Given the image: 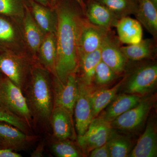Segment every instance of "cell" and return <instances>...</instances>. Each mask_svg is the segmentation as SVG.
Segmentation results:
<instances>
[{
	"instance_id": "30",
	"label": "cell",
	"mask_w": 157,
	"mask_h": 157,
	"mask_svg": "<svg viewBox=\"0 0 157 157\" xmlns=\"http://www.w3.org/2000/svg\"><path fill=\"white\" fill-rule=\"evenodd\" d=\"M118 75L101 60L98 64L95 71L94 81L100 85H104L113 81Z\"/></svg>"
},
{
	"instance_id": "19",
	"label": "cell",
	"mask_w": 157,
	"mask_h": 157,
	"mask_svg": "<svg viewBox=\"0 0 157 157\" xmlns=\"http://www.w3.org/2000/svg\"><path fill=\"white\" fill-rule=\"evenodd\" d=\"M141 100L140 96L127 93L116 96L100 117L108 122H111L136 106Z\"/></svg>"
},
{
	"instance_id": "26",
	"label": "cell",
	"mask_w": 157,
	"mask_h": 157,
	"mask_svg": "<svg viewBox=\"0 0 157 157\" xmlns=\"http://www.w3.org/2000/svg\"><path fill=\"white\" fill-rule=\"evenodd\" d=\"M30 0H0V16L14 20L21 25Z\"/></svg>"
},
{
	"instance_id": "31",
	"label": "cell",
	"mask_w": 157,
	"mask_h": 157,
	"mask_svg": "<svg viewBox=\"0 0 157 157\" xmlns=\"http://www.w3.org/2000/svg\"><path fill=\"white\" fill-rule=\"evenodd\" d=\"M0 121L7 123L20 129L26 134H32L31 129L25 121L0 106Z\"/></svg>"
},
{
	"instance_id": "24",
	"label": "cell",
	"mask_w": 157,
	"mask_h": 157,
	"mask_svg": "<svg viewBox=\"0 0 157 157\" xmlns=\"http://www.w3.org/2000/svg\"><path fill=\"white\" fill-rule=\"evenodd\" d=\"M101 61L100 48L91 53L80 56L77 68L80 70V75H76L77 79L90 86L94 81L96 68Z\"/></svg>"
},
{
	"instance_id": "36",
	"label": "cell",
	"mask_w": 157,
	"mask_h": 157,
	"mask_svg": "<svg viewBox=\"0 0 157 157\" xmlns=\"http://www.w3.org/2000/svg\"><path fill=\"white\" fill-rule=\"evenodd\" d=\"M37 3H39L40 5L46 6V7H50L48 0H36Z\"/></svg>"
},
{
	"instance_id": "9",
	"label": "cell",
	"mask_w": 157,
	"mask_h": 157,
	"mask_svg": "<svg viewBox=\"0 0 157 157\" xmlns=\"http://www.w3.org/2000/svg\"><path fill=\"white\" fill-rule=\"evenodd\" d=\"M38 139L7 123L0 121V148L17 152L29 148Z\"/></svg>"
},
{
	"instance_id": "8",
	"label": "cell",
	"mask_w": 157,
	"mask_h": 157,
	"mask_svg": "<svg viewBox=\"0 0 157 157\" xmlns=\"http://www.w3.org/2000/svg\"><path fill=\"white\" fill-rule=\"evenodd\" d=\"M54 107H61L73 117L74 106L78 94V83L76 73L68 76L65 83L52 75Z\"/></svg>"
},
{
	"instance_id": "7",
	"label": "cell",
	"mask_w": 157,
	"mask_h": 157,
	"mask_svg": "<svg viewBox=\"0 0 157 157\" xmlns=\"http://www.w3.org/2000/svg\"><path fill=\"white\" fill-rule=\"evenodd\" d=\"M157 82V65H143L137 68L128 77L125 91L127 94L144 95L151 91Z\"/></svg>"
},
{
	"instance_id": "34",
	"label": "cell",
	"mask_w": 157,
	"mask_h": 157,
	"mask_svg": "<svg viewBox=\"0 0 157 157\" xmlns=\"http://www.w3.org/2000/svg\"><path fill=\"white\" fill-rule=\"evenodd\" d=\"M22 155L17 152L9 149L0 148V157H21Z\"/></svg>"
},
{
	"instance_id": "15",
	"label": "cell",
	"mask_w": 157,
	"mask_h": 157,
	"mask_svg": "<svg viewBox=\"0 0 157 157\" xmlns=\"http://www.w3.org/2000/svg\"><path fill=\"white\" fill-rule=\"evenodd\" d=\"M50 126L56 140L76 139L73 117L61 107H54L51 116Z\"/></svg>"
},
{
	"instance_id": "35",
	"label": "cell",
	"mask_w": 157,
	"mask_h": 157,
	"mask_svg": "<svg viewBox=\"0 0 157 157\" xmlns=\"http://www.w3.org/2000/svg\"><path fill=\"white\" fill-rule=\"evenodd\" d=\"M75 1L81 7L84 14L86 8V4L84 0H75ZM48 1H49V4H50L51 8H54L55 6H56V4H57L59 0H48Z\"/></svg>"
},
{
	"instance_id": "27",
	"label": "cell",
	"mask_w": 157,
	"mask_h": 157,
	"mask_svg": "<svg viewBox=\"0 0 157 157\" xmlns=\"http://www.w3.org/2000/svg\"><path fill=\"white\" fill-rule=\"evenodd\" d=\"M106 6L118 19L135 14L137 3L133 0H96Z\"/></svg>"
},
{
	"instance_id": "16",
	"label": "cell",
	"mask_w": 157,
	"mask_h": 157,
	"mask_svg": "<svg viewBox=\"0 0 157 157\" xmlns=\"http://www.w3.org/2000/svg\"><path fill=\"white\" fill-rule=\"evenodd\" d=\"M86 4L84 14L89 22L107 29L115 27L119 19L106 6L96 0H87Z\"/></svg>"
},
{
	"instance_id": "29",
	"label": "cell",
	"mask_w": 157,
	"mask_h": 157,
	"mask_svg": "<svg viewBox=\"0 0 157 157\" xmlns=\"http://www.w3.org/2000/svg\"><path fill=\"white\" fill-rule=\"evenodd\" d=\"M52 151L57 157H80L83 156L81 148L73 140L66 139L57 140L51 146Z\"/></svg>"
},
{
	"instance_id": "39",
	"label": "cell",
	"mask_w": 157,
	"mask_h": 157,
	"mask_svg": "<svg viewBox=\"0 0 157 157\" xmlns=\"http://www.w3.org/2000/svg\"><path fill=\"white\" fill-rule=\"evenodd\" d=\"M133 1H135V2H136V3H137V0H133Z\"/></svg>"
},
{
	"instance_id": "2",
	"label": "cell",
	"mask_w": 157,
	"mask_h": 157,
	"mask_svg": "<svg viewBox=\"0 0 157 157\" xmlns=\"http://www.w3.org/2000/svg\"><path fill=\"white\" fill-rule=\"evenodd\" d=\"M23 93L30 111L33 128L48 131L54 107L52 75L38 62H35Z\"/></svg>"
},
{
	"instance_id": "25",
	"label": "cell",
	"mask_w": 157,
	"mask_h": 157,
	"mask_svg": "<svg viewBox=\"0 0 157 157\" xmlns=\"http://www.w3.org/2000/svg\"><path fill=\"white\" fill-rule=\"evenodd\" d=\"M125 78L124 77L118 83L110 88L99 90L94 92H91L90 98L94 118L105 109L115 98L118 91L123 84Z\"/></svg>"
},
{
	"instance_id": "3",
	"label": "cell",
	"mask_w": 157,
	"mask_h": 157,
	"mask_svg": "<svg viewBox=\"0 0 157 157\" xmlns=\"http://www.w3.org/2000/svg\"><path fill=\"white\" fill-rule=\"evenodd\" d=\"M35 60L27 55L0 52V71L22 91L25 90Z\"/></svg>"
},
{
	"instance_id": "38",
	"label": "cell",
	"mask_w": 157,
	"mask_h": 157,
	"mask_svg": "<svg viewBox=\"0 0 157 157\" xmlns=\"http://www.w3.org/2000/svg\"><path fill=\"white\" fill-rule=\"evenodd\" d=\"M3 75L2 73L0 71V80H1V78H2V77Z\"/></svg>"
},
{
	"instance_id": "32",
	"label": "cell",
	"mask_w": 157,
	"mask_h": 157,
	"mask_svg": "<svg viewBox=\"0 0 157 157\" xmlns=\"http://www.w3.org/2000/svg\"><path fill=\"white\" fill-rule=\"evenodd\" d=\"M91 157H109V152L107 143L102 146L94 149L89 154Z\"/></svg>"
},
{
	"instance_id": "18",
	"label": "cell",
	"mask_w": 157,
	"mask_h": 157,
	"mask_svg": "<svg viewBox=\"0 0 157 157\" xmlns=\"http://www.w3.org/2000/svg\"><path fill=\"white\" fill-rule=\"evenodd\" d=\"M29 9L34 19L46 35L56 33L58 15L55 8L46 7L30 0Z\"/></svg>"
},
{
	"instance_id": "22",
	"label": "cell",
	"mask_w": 157,
	"mask_h": 157,
	"mask_svg": "<svg viewBox=\"0 0 157 157\" xmlns=\"http://www.w3.org/2000/svg\"><path fill=\"white\" fill-rule=\"evenodd\" d=\"M137 3L135 17L156 41L157 7L151 0H137Z\"/></svg>"
},
{
	"instance_id": "17",
	"label": "cell",
	"mask_w": 157,
	"mask_h": 157,
	"mask_svg": "<svg viewBox=\"0 0 157 157\" xmlns=\"http://www.w3.org/2000/svg\"><path fill=\"white\" fill-rule=\"evenodd\" d=\"M157 156V135L155 122L151 118L145 131L139 137L128 157H156Z\"/></svg>"
},
{
	"instance_id": "14",
	"label": "cell",
	"mask_w": 157,
	"mask_h": 157,
	"mask_svg": "<svg viewBox=\"0 0 157 157\" xmlns=\"http://www.w3.org/2000/svg\"><path fill=\"white\" fill-rule=\"evenodd\" d=\"M21 27L27 48L31 56L36 60L37 52L46 34L34 19L29 6H27L26 8Z\"/></svg>"
},
{
	"instance_id": "33",
	"label": "cell",
	"mask_w": 157,
	"mask_h": 157,
	"mask_svg": "<svg viewBox=\"0 0 157 157\" xmlns=\"http://www.w3.org/2000/svg\"><path fill=\"white\" fill-rule=\"evenodd\" d=\"M44 141H41L38 144V146L35 149V150L31 154V156L32 157H41L43 156L44 151Z\"/></svg>"
},
{
	"instance_id": "40",
	"label": "cell",
	"mask_w": 157,
	"mask_h": 157,
	"mask_svg": "<svg viewBox=\"0 0 157 157\" xmlns=\"http://www.w3.org/2000/svg\"><path fill=\"white\" fill-rule=\"evenodd\" d=\"M85 1V2H86V1H87V0H84Z\"/></svg>"
},
{
	"instance_id": "13",
	"label": "cell",
	"mask_w": 157,
	"mask_h": 157,
	"mask_svg": "<svg viewBox=\"0 0 157 157\" xmlns=\"http://www.w3.org/2000/svg\"><path fill=\"white\" fill-rule=\"evenodd\" d=\"M109 30L93 24L86 17L79 36L78 56L100 49Z\"/></svg>"
},
{
	"instance_id": "28",
	"label": "cell",
	"mask_w": 157,
	"mask_h": 157,
	"mask_svg": "<svg viewBox=\"0 0 157 157\" xmlns=\"http://www.w3.org/2000/svg\"><path fill=\"white\" fill-rule=\"evenodd\" d=\"M110 157H128L132 151V141L128 137L116 132L107 142Z\"/></svg>"
},
{
	"instance_id": "23",
	"label": "cell",
	"mask_w": 157,
	"mask_h": 157,
	"mask_svg": "<svg viewBox=\"0 0 157 157\" xmlns=\"http://www.w3.org/2000/svg\"><path fill=\"white\" fill-rule=\"evenodd\" d=\"M156 40L154 39H142L137 44L121 46V50L128 60L139 61L152 59L156 54Z\"/></svg>"
},
{
	"instance_id": "4",
	"label": "cell",
	"mask_w": 157,
	"mask_h": 157,
	"mask_svg": "<svg viewBox=\"0 0 157 157\" xmlns=\"http://www.w3.org/2000/svg\"><path fill=\"white\" fill-rule=\"evenodd\" d=\"M0 106L25 121L33 130V119L23 93L4 75L0 80Z\"/></svg>"
},
{
	"instance_id": "6",
	"label": "cell",
	"mask_w": 157,
	"mask_h": 157,
	"mask_svg": "<svg viewBox=\"0 0 157 157\" xmlns=\"http://www.w3.org/2000/svg\"><path fill=\"white\" fill-rule=\"evenodd\" d=\"M0 52L32 56L26 46L21 25L2 16H0Z\"/></svg>"
},
{
	"instance_id": "10",
	"label": "cell",
	"mask_w": 157,
	"mask_h": 157,
	"mask_svg": "<svg viewBox=\"0 0 157 157\" xmlns=\"http://www.w3.org/2000/svg\"><path fill=\"white\" fill-rule=\"evenodd\" d=\"M152 100L141 99L135 107L119 116L110 122L113 129L131 132L140 128L145 122L152 107Z\"/></svg>"
},
{
	"instance_id": "21",
	"label": "cell",
	"mask_w": 157,
	"mask_h": 157,
	"mask_svg": "<svg viewBox=\"0 0 157 157\" xmlns=\"http://www.w3.org/2000/svg\"><path fill=\"white\" fill-rule=\"evenodd\" d=\"M56 57V33L46 34L37 52L36 60L55 76Z\"/></svg>"
},
{
	"instance_id": "37",
	"label": "cell",
	"mask_w": 157,
	"mask_h": 157,
	"mask_svg": "<svg viewBox=\"0 0 157 157\" xmlns=\"http://www.w3.org/2000/svg\"><path fill=\"white\" fill-rule=\"evenodd\" d=\"M151 1L154 4L155 6L157 7V0H151Z\"/></svg>"
},
{
	"instance_id": "20",
	"label": "cell",
	"mask_w": 157,
	"mask_h": 157,
	"mask_svg": "<svg viewBox=\"0 0 157 157\" xmlns=\"http://www.w3.org/2000/svg\"><path fill=\"white\" fill-rule=\"evenodd\" d=\"M120 42L128 45L137 44L143 36L142 26L137 19L129 16L118 20L115 26Z\"/></svg>"
},
{
	"instance_id": "5",
	"label": "cell",
	"mask_w": 157,
	"mask_h": 157,
	"mask_svg": "<svg viewBox=\"0 0 157 157\" xmlns=\"http://www.w3.org/2000/svg\"><path fill=\"white\" fill-rule=\"evenodd\" d=\"M110 123L101 117H94L83 135H78L77 144L83 155L105 144L115 133Z\"/></svg>"
},
{
	"instance_id": "11",
	"label": "cell",
	"mask_w": 157,
	"mask_h": 157,
	"mask_svg": "<svg viewBox=\"0 0 157 157\" xmlns=\"http://www.w3.org/2000/svg\"><path fill=\"white\" fill-rule=\"evenodd\" d=\"M78 80V94L74 106L73 114L78 135H82L87 131L93 119L92 107L90 95L91 90L89 86Z\"/></svg>"
},
{
	"instance_id": "12",
	"label": "cell",
	"mask_w": 157,
	"mask_h": 157,
	"mask_svg": "<svg viewBox=\"0 0 157 157\" xmlns=\"http://www.w3.org/2000/svg\"><path fill=\"white\" fill-rule=\"evenodd\" d=\"M120 42L109 30L100 48L101 60L117 75L125 71L128 61L121 50Z\"/></svg>"
},
{
	"instance_id": "1",
	"label": "cell",
	"mask_w": 157,
	"mask_h": 157,
	"mask_svg": "<svg viewBox=\"0 0 157 157\" xmlns=\"http://www.w3.org/2000/svg\"><path fill=\"white\" fill-rule=\"evenodd\" d=\"M54 8L57 13V57L55 76L65 83L76 73L79 62L78 42L86 17L75 0H59Z\"/></svg>"
}]
</instances>
